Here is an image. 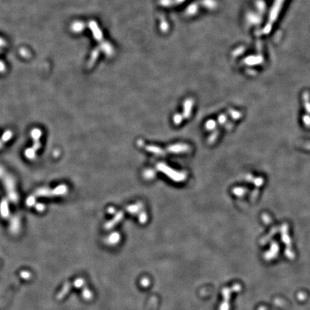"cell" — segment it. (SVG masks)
I'll return each mask as SVG.
<instances>
[{
	"label": "cell",
	"instance_id": "cell-1",
	"mask_svg": "<svg viewBox=\"0 0 310 310\" xmlns=\"http://www.w3.org/2000/svg\"><path fill=\"white\" fill-rule=\"evenodd\" d=\"M0 179H2L5 186L8 199L13 203H17L19 201V195L16 188L15 179L1 166H0Z\"/></svg>",
	"mask_w": 310,
	"mask_h": 310
},
{
	"label": "cell",
	"instance_id": "cell-2",
	"mask_svg": "<svg viewBox=\"0 0 310 310\" xmlns=\"http://www.w3.org/2000/svg\"><path fill=\"white\" fill-rule=\"evenodd\" d=\"M43 131L39 128H34L31 130L30 136L32 139L33 145L31 147L27 148L25 151V156L29 160H34L36 158L37 152L41 147L40 139L42 137Z\"/></svg>",
	"mask_w": 310,
	"mask_h": 310
},
{
	"label": "cell",
	"instance_id": "cell-3",
	"mask_svg": "<svg viewBox=\"0 0 310 310\" xmlns=\"http://www.w3.org/2000/svg\"><path fill=\"white\" fill-rule=\"evenodd\" d=\"M68 192V186L61 184L54 188L41 187L37 189L33 195L36 197H54L65 195Z\"/></svg>",
	"mask_w": 310,
	"mask_h": 310
},
{
	"label": "cell",
	"instance_id": "cell-4",
	"mask_svg": "<svg viewBox=\"0 0 310 310\" xmlns=\"http://www.w3.org/2000/svg\"><path fill=\"white\" fill-rule=\"evenodd\" d=\"M0 214L5 218H7L9 215V206L7 199L4 198L0 202Z\"/></svg>",
	"mask_w": 310,
	"mask_h": 310
},
{
	"label": "cell",
	"instance_id": "cell-5",
	"mask_svg": "<svg viewBox=\"0 0 310 310\" xmlns=\"http://www.w3.org/2000/svg\"><path fill=\"white\" fill-rule=\"evenodd\" d=\"M12 136L13 133L11 130H7V131L4 132L1 138H0V149L3 147L5 144L7 143V141H9L12 139Z\"/></svg>",
	"mask_w": 310,
	"mask_h": 310
},
{
	"label": "cell",
	"instance_id": "cell-6",
	"mask_svg": "<svg viewBox=\"0 0 310 310\" xmlns=\"http://www.w3.org/2000/svg\"><path fill=\"white\" fill-rule=\"evenodd\" d=\"M36 198L37 197L34 195H31L26 199V204L27 206L32 207L36 204Z\"/></svg>",
	"mask_w": 310,
	"mask_h": 310
},
{
	"label": "cell",
	"instance_id": "cell-7",
	"mask_svg": "<svg viewBox=\"0 0 310 310\" xmlns=\"http://www.w3.org/2000/svg\"><path fill=\"white\" fill-rule=\"evenodd\" d=\"M35 207L38 211H43L45 209V205H43V203H37V204H35Z\"/></svg>",
	"mask_w": 310,
	"mask_h": 310
}]
</instances>
